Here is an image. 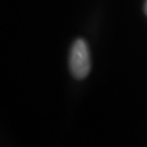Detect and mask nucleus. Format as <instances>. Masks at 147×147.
<instances>
[{"label": "nucleus", "instance_id": "nucleus-1", "mask_svg": "<svg viewBox=\"0 0 147 147\" xmlns=\"http://www.w3.org/2000/svg\"><path fill=\"white\" fill-rule=\"evenodd\" d=\"M70 70L74 78L84 79L90 70V58L88 47L83 39H78L73 44L70 53Z\"/></svg>", "mask_w": 147, "mask_h": 147}, {"label": "nucleus", "instance_id": "nucleus-2", "mask_svg": "<svg viewBox=\"0 0 147 147\" xmlns=\"http://www.w3.org/2000/svg\"><path fill=\"white\" fill-rule=\"evenodd\" d=\"M144 9H145V13L147 14V0H146V2H145V7H144Z\"/></svg>", "mask_w": 147, "mask_h": 147}]
</instances>
